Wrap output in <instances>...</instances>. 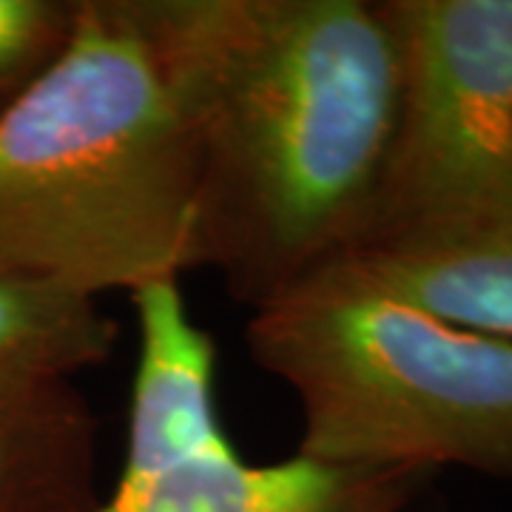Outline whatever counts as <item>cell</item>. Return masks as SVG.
Returning a JSON list of instances; mask_svg holds the SVG:
<instances>
[{
    "mask_svg": "<svg viewBox=\"0 0 512 512\" xmlns=\"http://www.w3.org/2000/svg\"><path fill=\"white\" fill-rule=\"evenodd\" d=\"M402 106V46L370 0H211L191 268L256 311L370 222Z\"/></svg>",
    "mask_w": 512,
    "mask_h": 512,
    "instance_id": "1",
    "label": "cell"
},
{
    "mask_svg": "<svg viewBox=\"0 0 512 512\" xmlns=\"http://www.w3.org/2000/svg\"><path fill=\"white\" fill-rule=\"evenodd\" d=\"M208 20L211 0H77L0 111V274L97 299L194 271Z\"/></svg>",
    "mask_w": 512,
    "mask_h": 512,
    "instance_id": "2",
    "label": "cell"
},
{
    "mask_svg": "<svg viewBox=\"0 0 512 512\" xmlns=\"http://www.w3.org/2000/svg\"><path fill=\"white\" fill-rule=\"evenodd\" d=\"M245 339L256 365L296 396V456L512 481L510 339L444 322L348 259L251 311Z\"/></svg>",
    "mask_w": 512,
    "mask_h": 512,
    "instance_id": "3",
    "label": "cell"
},
{
    "mask_svg": "<svg viewBox=\"0 0 512 512\" xmlns=\"http://www.w3.org/2000/svg\"><path fill=\"white\" fill-rule=\"evenodd\" d=\"M384 9L402 46V106L362 237L512 197V0Z\"/></svg>",
    "mask_w": 512,
    "mask_h": 512,
    "instance_id": "4",
    "label": "cell"
},
{
    "mask_svg": "<svg viewBox=\"0 0 512 512\" xmlns=\"http://www.w3.org/2000/svg\"><path fill=\"white\" fill-rule=\"evenodd\" d=\"M336 259L444 322L512 336V197L373 231Z\"/></svg>",
    "mask_w": 512,
    "mask_h": 512,
    "instance_id": "5",
    "label": "cell"
},
{
    "mask_svg": "<svg viewBox=\"0 0 512 512\" xmlns=\"http://www.w3.org/2000/svg\"><path fill=\"white\" fill-rule=\"evenodd\" d=\"M427 476L404 467H333L302 456L251 464L228 447L148 476H120L94 512H402Z\"/></svg>",
    "mask_w": 512,
    "mask_h": 512,
    "instance_id": "6",
    "label": "cell"
},
{
    "mask_svg": "<svg viewBox=\"0 0 512 512\" xmlns=\"http://www.w3.org/2000/svg\"><path fill=\"white\" fill-rule=\"evenodd\" d=\"M131 305L140 348L123 476H148L234 447L217 413V348L185 308L180 279L131 291Z\"/></svg>",
    "mask_w": 512,
    "mask_h": 512,
    "instance_id": "7",
    "label": "cell"
},
{
    "mask_svg": "<svg viewBox=\"0 0 512 512\" xmlns=\"http://www.w3.org/2000/svg\"><path fill=\"white\" fill-rule=\"evenodd\" d=\"M97 419L72 379L0 376V512H94Z\"/></svg>",
    "mask_w": 512,
    "mask_h": 512,
    "instance_id": "8",
    "label": "cell"
},
{
    "mask_svg": "<svg viewBox=\"0 0 512 512\" xmlns=\"http://www.w3.org/2000/svg\"><path fill=\"white\" fill-rule=\"evenodd\" d=\"M114 339V319L92 296L0 274V370L72 379L103 365Z\"/></svg>",
    "mask_w": 512,
    "mask_h": 512,
    "instance_id": "9",
    "label": "cell"
},
{
    "mask_svg": "<svg viewBox=\"0 0 512 512\" xmlns=\"http://www.w3.org/2000/svg\"><path fill=\"white\" fill-rule=\"evenodd\" d=\"M77 0H0V111H6L66 49Z\"/></svg>",
    "mask_w": 512,
    "mask_h": 512,
    "instance_id": "10",
    "label": "cell"
},
{
    "mask_svg": "<svg viewBox=\"0 0 512 512\" xmlns=\"http://www.w3.org/2000/svg\"><path fill=\"white\" fill-rule=\"evenodd\" d=\"M0 376H6V370H0Z\"/></svg>",
    "mask_w": 512,
    "mask_h": 512,
    "instance_id": "11",
    "label": "cell"
}]
</instances>
